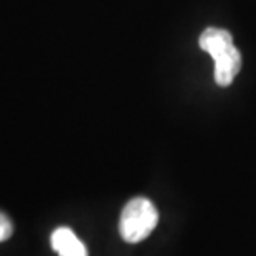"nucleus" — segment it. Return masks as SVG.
I'll return each instance as SVG.
<instances>
[{"label":"nucleus","mask_w":256,"mask_h":256,"mask_svg":"<svg viewBox=\"0 0 256 256\" xmlns=\"http://www.w3.org/2000/svg\"><path fill=\"white\" fill-rule=\"evenodd\" d=\"M198 45L215 62V83L225 88L242 68V55L233 43L232 34L223 28L210 26L198 38Z\"/></svg>","instance_id":"f257e3e1"},{"label":"nucleus","mask_w":256,"mask_h":256,"mask_svg":"<svg viewBox=\"0 0 256 256\" xmlns=\"http://www.w3.org/2000/svg\"><path fill=\"white\" fill-rule=\"evenodd\" d=\"M159 222V212L156 205L146 197L129 200L121 212L119 233L124 242L139 243L154 232Z\"/></svg>","instance_id":"f03ea898"},{"label":"nucleus","mask_w":256,"mask_h":256,"mask_svg":"<svg viewBox=\"0 0 256 256\" xmlns=\"http://www.w3.org/2000/svg\"><path fill=\"white\" fill-rule=\"evenodd\" d=\"M52 248L58 256H88L84 243L68 226H60L52 233Z\"/></svg>","instance_id":"7ed1b4c3"},{"label":"nucleus","mask_w":256,"mask_h":256,"mask_svg":"<svg viewBox=\"0 0 256 256\" xmlns=\"http://www.w3.org/2000/svg\"><path fill=\"white\" fill-rule=\"evenodd\" d=\"M12 233H14L12 222H10V218L7 215L0 212V243L5 242V240H8L10 236H12Z\"/></svg>","instance_id":"20e7f679"}]
</instances>
